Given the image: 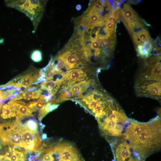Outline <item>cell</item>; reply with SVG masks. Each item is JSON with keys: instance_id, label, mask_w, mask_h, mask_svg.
Masks as SVG:
<instances>
[{"instance_id": "6da1fadb", "label": "cell", "mask_w": 161, "mask_h": 161, "mask_svg": "<svg viewBox=\"0 0 161 161\" xmlns=\"http://www.w3.org/2000/svg\"><path fill=\"white\" fill-rule=\"evenodd\" d=\"M122 137L129 145L134 157L145 160L161 148L160 116L145 123L130 119Z\"/></svg>"}, {"instance_id": "7a4b0ae2", "label": "cell", "mask_w": 161, "mask_h": 161, "mask_svg": "<svg viewBox=\"0 0 161 161\" xmlns=\"http://www.w3.org/2000/svg\"><path fill=\"white\" fill-rule=\"evenodd\" d=\"M96 118L102 135L110 144L122 136L130 120L114 99Z\"/></svg>"}, {"instance_id": "3957f363", "label": "cell", "mask_w": 161, "mask_h": 161, "mask_svg": "<svg viewBox=\"0 0 161 161\" xmlns=\"http://www.w3.org/2000/svg\"><path fill=\"white\" fill-rule=\"evenodd\" d=\"M9 7L15 8L27 15L31 21L34 31H36L42 18L46 1L42 0H8L6 1Z\"/></svg>"}, {"instance_id": "277c9868", "label": "cell", "mask_w": 161, "mask_h": 161, "mask_svg": "<svg viewBox=\"0 0 161 161\" xmlns=\"http://www.w3.org/2000/svg\"><path fill=\"white\" fill-rule=\"evenodd\" d=\"M55 57L63 62L68 70L75 68L84 69L89 65L82 47L66 45Z\"/></svg>"}, {"instance_id": "5b68a950", "label": "cell", "mask_w": 161, "mask_h": 161, "mask_svg": "<svg viewBox=\"0 0 161 161\" xmlns=\"http://www.w3.org/2000/svg\"><path fill=\"white\" fill-rule=\"evenodd\" d=\"M114 99L99 93L89 95L86 94L76 100L92 114L95 118L101 114L103 111Z\"/></svg>"}, {"instance_id": "8992f818", "label": "cell", "mask_w": 161, "mask_h": 161, "mask_svg": "<svg viewBox=\"0 0 161 161\" xmlns=\"http://www.w3.org/2000/svg\"><path fill=\"white\" fill-rule=\"evenodd\" d=\"M161 59L151 57L144 60L143 66L136 80H147L161 81Z\"/></svg>"}, {"instance_id": "52a82bcc", "label": "cell", "mask_w": 161, "mask_h": 161, "mask_svg": "<svg viewBox=\"0 0 161 161\" xmlns=\"http://www.w3.org/2000/svg\"><path fill=\"white\" fill-rule=\"evenodd\" d=\"M161 81L152 80H136L135 90L139 97H147L161 100Z\"/></svg>"}, {"instance_id": "ba28073f", "label": "cell", "mask_w": 161, "mask_h": 161, "mask_svg": "<svg viewBox=\"0 0 161 161\" xmlns=\"http://www.w3.org/2000/svg\"><path fill=\"white\" fill-rule=\"evenodd\" d=\"M22 123L21 132L23 148L27 151L39 152L43 148L39 133H35L31 131Z\"/></svg>"}, {"instance_id": "9c48e42d", "label": "cell", "mask_w": 161, "mask_h": 161, "mask_svg": "<svg viewBox=\"0 0 161 161\" xmlns=\"http://www.w3.org/2000/svg\"><path fill=\"white\" fill-rule=\"evenodd\" d=\"M40 70L32 69L11 80L6 85L17 88H25L35 82L41 75Z\"/></svg>"}, {"instance_id": "30bf717a", "label": "cell", "mask_w": 161, "mask_h": 161, "mask_svg": "<svg viewBox=\"0 0 161 161\" xmlns=\"http://www.w3.org/2000/svg\"><path fill=\"white\" fill-rule=\"evenodd\" d=\"M26 152L21 147L0 145V161H25Z\"/></svg>"}, {"instance_id": "8fae6325", "label": "cell", "mask_w": 161, "mask_h": 161, "mask_svg": "<svg viewBox=\"0 0 161 161\" xmlns=\"http://www.w3.org/2000/svg\"><path fill=\"white\" fill-rule=\"evenodd\" d=\"M110 145L113 154L114 161H127L131 156V148L123 138L117 139Z\"/></svg>"}, {"instance_id": "7c38bea8", "label": "cell", "mask_w": 161, "mask_h": 161, "mask_svg": "<svg viewBox=\"0 0 161 161\" xmlns=\"http://www.w3.org/2000/svg\"><path fill=\"white\" fill-rule=\"evenodd\" d=\"M91 72L96 71L89 69L75 68L68 70L66 74L71 80L76 82L92 79L89 78L86 73L87 72Z\"/></svg>"}, {"instance_id": "4fadbf2b", "label": "cell", "mask_w": 161, "mask_h": 161, "mask_svg": "<svg viewBox=\"0 0 161 161\" xmlns=\"http://www.w3.org/2000/svg\"><path fill=\"white\" fill-rule=\"evenodd\" d=\"M21 88H17L6 84L0 86V101L1 102L14 97L19 93H22Z\"/></svg>"}, {"instance_id": "5bb4252c", "label": "cell", "mask_w": 161, "mask_h": 161, "mask_svg": "<svg viewBox=\"0 0 161 161\" xmlns=\"http://www.w3.org/2000/svg\"><path fill=\"white\" fill-rule=\"evenodd\" d=\"M7 103L10 106L18 117H34L32 112L27 106L21 104L16 101L10 100Z\"/></svg>"}, {"instance_id": "9a60e30c", "label": "cell", "mask_w": 161, "mask_h": 161, "mask_svg": "<svg viewBox=\"0 0 161 161\" xmlns=\"http://www.w3.org/2000/svg\"><path fill=\"white\" fill-rule=\"evenodd\" d=\"M0 112V119L2 122H8L14 121L16 120L17 116L15 111L7 103L3 105Z\"/></svg>"}, {"instance_id": "2e32d148", "label": "cell", "mask_w": 161, "mask_h": 161, "mask_svg": "<svg viewBox=\"0 0 161 161\" xmlns=\"http://www.w3.org/2000/svg\"><path fill=\"white\" fill-rule=\"evenodd\" d=\"M138 17L137 13L127 3L124 4L123 9L120 8V19L123 22Z\"/></svg>"}, {"instance_id": "e0dca14e", "label": "cell", "mask_w": 161, "mask_h": 161, "mask_svg": "<svg viewBox=\"0 0 161 161\" xmlns=\"http://www.w3.org/2000/svg\"><path fill=\"white\" fill-rule=\"evenodd\" d=\"M47 103L45 100L31 101L27 103V106L32 113L44 109Z\"/></svg>"}, {"instance_id": "ac0fdd59", "label": "cell", "mask_w": 161, "mask_h": 161, "mask_svg": "<svg viewBox=\"0 0 161 161\" xmlns=\"http://www.w3.org/2000/svg\"><path fill=\"white\" fill-rule=\"evenodd\" d=\"M23 124L27 128L31 131L35 133H39L37 121L34 117H33L32 118H30L27 119V120H26Z\"/></svg>"}, {"instance_id": "d6986e66", "label": "cell", "mask_w": 161, "mask_h": 161, "mask_svg": "<svg viewBox=\"0 0 161 161\" xmlns=\"http://www.w3.org/2000/svg\"><path fill=\"white\" fill-rule=\"evenodd\" d=\"M140 39L143 42H150L151 38L145 28L144 29L137 33Z\"/></svg>"}, {"instance_id": "ffe728a7", "label": "cell", "mask_w": 161, "mask_h": 161, "mask_svg": "<svg viewBox=\"0 0 161 161\" xmlns=\"http://www.w3.org/2000/svg\"><path fill=\"white\" fill-rule=\"evenodd\" d=\"M31 58L33 61L36 62L41 61L42 59L41 52L38 50H34L31 54Z\"/></svg>"}, {"instance_id": "44dd1931", "label": "cell", "mask_w": 161, "mask_h": 161, "mask_svg": "<svg viewBox=\"0 0 161 161\" xmlns=\"http://www.w3.org/2000/svg\"><path fill=\"white\" fill-rule=\"evenodd\" d=\"M90 5L94 9L98 11H103V4L101 0L94 1Z\"/></svg>"}, {"instance_id": "7402d4cb", "label": "cell", "mask_w": 161, "mask_h": 161, "mask_svg": "<svg viewBox=\"0 0 161 161\" xmlns=\"http://www.w3.org/2000/svg\"><path fill=\"white\" fill-rule=\"evenodd\" d=\"M105 22L106 27L111 34L115 32L116 25L110 23L107 20L105 21Z\"/></svg>"}, {"instance_id": "603a6c76", "label": "cell", "mask_w": 161, "mask_h": 161, "mask_svg": "<svg viewBox=\"0 0 161 161\" xmlns=\"http://www.w3.org/2000/svg\"><path fill=\"white\" fill-rule=\"evenodd\" d=\"M132 37L134 43L136 47L138 45H141L144 42L140 38L137 33L133 32Z\"/></svg>"}, {"instance_id": "cb8c5ba5", "label": "cell", "mask_w": 161, "mask_h": 161, "mask_svg": "<svg viewBox=\"0 0 161 161\" xmlns=\"http://www.w3.org/2000/svg\"><path fill=\"white\" fill-rule=\"evenodd\" d=\"M59 106V104H52L48 102L45 106V108L48 113H49L57 109Z\"/></svg>"}, {"instance_id": "d4e9b609", "label": "cell", "mask_w": 161, "mask_h": 161, "mask_svg": "<svg viewBox=\"0 0 161 161\" xmlns=\"http://www.w3.org/2000/svg\"><path fill=\"white\" fill-rule=\"evenodd\" d=\"M21 93L23 99L27 100H30L32 99L33 91H24Z\"/></svg>"}, {"instance_id": "484cf974", "label": "cell", "mask_w": 161, "mask_h": 161, "mask_svg": "<svg viewBox=\"0 0 161 161\" xmlns=\"http://www.w3.org/2000/svg\"><path fill=\"white\" fill-rule=\"evenodd\" d=\"M143 47L151 55L152 54L151 53V51H152L153 47L150 42H143L142 45Z\"/></svg>"}, {"instance_id": "4316f807", "label": "cell", "mask_w": 161, "mask_h": 161, "mask_svg": "<svg viewBox=\"0 0 161 161\" xmlns=\"http://www.w3.org/2000/svg\"><path fill=\"white\" fill-rule=\"evenodd\" d=\"M91 48L94 50H97L100 49V43L96 39L93 40L91 41Z\"/></svg>"}, {"instance_id": "83f0119b", "label": "cell", "mask_w": 161, "mask_h": 161, "mask_svg": "<svg viewBox=\"0 0 161 161\" xmlns=\"http://www.w3.org/2000/svg\"><path fill=\"white\" fill-rule=\"evenodd\" d=\"M40 95V92L39 89L35 90L33 91V100L38 99Z\"/></svg>"}, {"instance_id": "f1b7e54d", "label": "cell", "mask_w": 161, "mask_h": 161, "mask_svg": "<svg viewBox=\"0 0 161 161\" xmlns=\"http://www.w3.org/2000/svg\"><path fill=\"white\" fill-rule=\"evenodd\" d=\"M23 99L21 93H19L16 95L14 97L11 98L10 100L17 101Z\"/></svg>"}, {"instance_id": "f546056e", "label": "cell", "mask_w": 161, "mask_h": 161, "mask_svg": "<svg viewBox=\"0 0 161 161\" xmlns=\"http://www.w3.org/2000/svg\"><path fill=\"white\" fill-rule=\"evenodd\" d=\"M145 160L137 159L134 156H131L127 161H145Z\"/></svg>"}, {"instance_id": "4dcf8cb0", "label": "cell", "mask_w": 161, "mask_h": 161, "mask_svg": "<svg viewBox=\"0 0 161 161\" xmlns=\"http://www.w3.org/2000/svg\"><path fill=\"white\" fill-rule=\"evenodd\" d=\"M81 8V6L80 4H78L76 6V9L78 11L80 10Z\"/></svg>"}, {"instance_id": "1f68e13d", "label": "cell", "mask_w": 161, "mask_h": 161, "mask_svg": "<svg viewBox=\"0 0 161 161\" xmlns=\"http://www.w3.org/2000/svg\"><path fill=\"white\" fill-rule=\"evenodd\" d=\"M47 138V135L46 134H44L42 135V139L44 140L45 138Z\"/></svg>"}, {"instance_id": "d6a6232c", "label": "cell", "mask_w": 161, "mask_h": 161, "mask_svg": "<svg viewBox=\"0 0 161 161\" xmlns=\"http://www.w3.org/2000/svg\"><path fill=\"white\" fill-rule=\"evenodd\" d=\"M3 41H2V40L0 39V44H1L2 42H3Z\"/></svg>"}]
</instances>
